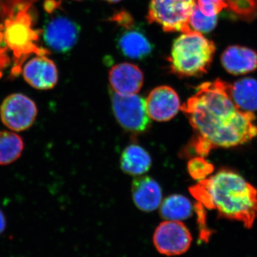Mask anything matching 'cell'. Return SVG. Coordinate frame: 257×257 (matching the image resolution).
Here are the masks:
<instances>
[{"mask_svg": "<svg viewBox=\"0 0 257 257\" xmlns=\"http://www.w3.org/2000/svg\"><path fill=\"white\" fill-rule=\"evenodd\" d=\"M111 106L115 118L126 131L141 133L150 125L145 99L138 94H123L111 92Z\"/></svg>", "mask_w": 257, "mask_h": 257, "instance_id": "cell-6", "label": "cell"}, {"mask_svg": "<svg viewBox=\"0 0 257 257\" xmlns=\"http://www.w3.org/2000/svg\"><path fill=\"white\" fill-rule=\"evenodd\" d=\"M9 62V57L6 55V50L0 47V70L5 68Z\"/></svg>", "mask_w": 257, "mask_h": 257, "instance_id": "cell-23", "label": "cell"}, {"mask_svg": "<svg viewBox=\"0 0 257 257\" xmlns=\"http://www.w3.org/2000/svg\"><path fill=\"white\" fill-rule=\"evenodd\" d=\"M132 194L135 205L143 211L155 210L162 203V189L156 181L150 177L135 179L132 186Z\"/></svg>", "mask_w": 257, "mask_h": 257, "instance_id": "cell-13", "label": "cell"}, {"mask_svg": "<svg viewBox=\"0 0 257 257\" xmlns=\"http://www.w3.org/2000/svg\"><path fill=\"white\" fill-rule=\"evenodd\" d=\"M28 8L20 10L16 15L9 17L5 22L3 34L0 37L4 39L7 47L13 51L17 67L30 54L45 55L46 51L39 48L35 42L38 34L32 28L31 19L27 13Z\"/></svg>", "mask_w": 257, "mask_h": 257, "instance_id": "cell-4", "label": "cell"}, {"mask_svg": "<svg viewBox=\"0 0 257 257\" xmlns=\"http://www.w3.org/2000/svg\"><path fill=\"white\" fill-rule=\"evenodd\" d=\"M116 40V45L121 53L128 58L141 60L152 53L153 46L146 35L135 25L126 28Z\"/></svg>", "mask_w": 257, "mask_h": 257, "instance_id": "cell-14", "label": "cell"}, {"mask_svg": "<svg viewBox=\"0 0 257 257\" xmlns=\"http://www.w3.org/2000/svg\"><path fill=\"white\" fill-rule=\"evenodd\" d=\"M189 190L201 205L215 209L222 217L239 221L248 229L256 220L257 190L234 172L219 171Z\"/></svg>", "mask_w": 257, "mask_h": 257, "instance_id": "cell-2", "label": "cell"}, {"mask_svg": "<svg viewBox=\"0 0 257 257\" xmlns=\"http://www.w3.org/2000/svg\"><path fill=\"white\" fill-rule=\"evenodd\" d=\"M197 6L202 14L207 17L216 16L228 6L222 0H198Z\"/></svg>", "mask_w": 257, "mask_h": 257, "instance_id": "cell-22", "label": "cell"}, {"mask_svg": "<svg viewBox=\"0 0 257 257\" xmlns=\"http://www.w3.org/2000/svg\"><path fill=\"white\" fill-rule=\"evenodd\" d=\"M230 92L234 104L239 109L248 112L257 110V80L240 79L230 84Z\"/></svg>", "mask_w": 257, "mask_h": 257, "instance_id": "cell-17", "label": "cell"}, {"mask_svg": "<svg viewBox=\"0 0 257 257\" xmlns=\"http://www.w3.org/2000/svg\"><path fill=\"white\" fill-rule=\"evenodd\" d=\"M196 5V0H151L147 20L167 32L189 31V20Z\"/></svg>", "mask_w": 257, "mask_h": 257, "instance_id": "cell-5", "label": "cell"}, {"mask_svg": "<svg viewBox=\"0 0 257 257\" xmlns=\"http://www.w3.org/2000/svg\"><path fill=\"white\" fill-rule=\"evenodd\" d=\"M192 241V234L188 228L179 221H163L157 226L153 236L157 251L168 256L187 252Z\"/></svg>", "mask_w": 257, "mask_h": 257, "instance_id": "cell-8", "label": "cell"}, {"mask_svg": "<svg viewBox=\"0 0 257 257\" xmlns=\"http://www.w3.org/2000/svg\"><path fill=\"white\" fill-rule=\"evenodd\" d=\"M23 77L31 87L47 90L58 82V71L55 62L46 56L37 55L24 66Z\"/></svg>", "mask_w": 257, "mask_h": 257, "instance_id": "cell-11", "label": "cell"}, {"mask_svg": "<svg viewBox=\"0 0 257 257\" xmlns=\"http://www.w3.org/2000/svg\"><path fill=\"white\" fill-rule=\"evenodd\" d=\"M77 1H81V0H77Z\"/></svg>", "mask_w": 257, "mask_h": 257, "instance_id": "cell-27", "label": "cell"}, {"mask_svg": "<svg viewBox=\"0 0 257 257\" xmlns=\"http://www.w3.org/2000/svg\"><path fill=\"white\" fill-rule=\"evenodd\" d=\"M109 79L114 92L123 95L135 94L143 87L144 74L135 64L121 63L111 69Z\"/></svg>", "mask_w": 257, "mask_h": 257, "instance_id": "cell-12", "label": "cell"}, {"mask_svg": "<svg viewBox=\"0 0 257 257\" xmlns=\"http://www.w3.org/2000/svg\"><path fill=\"white\" fill-rule=\"evenodd\" d=\"M6 228V218L3 211L0 210V234L5 231Z\"/></svg>", "mask_w": 257, "mask_h": 257, "instance_id": "cell-24", "label": "cell"}, {"mask_svg": "<svg viewBox=\"0 0 257 257\" xmlns=\"http://www.w3.org/2000/svg\"><path fill=\"white\" fill-rule=\"evenodd\" d=\"M221 60L224 68L232 75L249 73L257 68V53L246 47H228Z\"/></svg>", "mask_w": 257, "mask_h": 257, "instance_id": "cell-15", "label": "cell"}, {"mask_svg": "<svg viewBox=\"0 0 257 257\" xmlns=\"http://www.w3.org/2000/svg\"><path fill=\"white\" fill-rule=\"evenodd\" d=\"M189 175L195 180L201 181L207 179L214 171V166L203 157H196L189 160L187 164Z\"/></svg>", "mask_w": 257, "mask_h": 257, "instance_id": "cell-21", "label": "cell"}, {"mask_svg": "<svg viewBox=\"0 0 257 257\" xmlns=\"http://www.w3.org/2000/svg\"><path fill=\"white\" fill-rule=\"evenodd\" d=\"M192 203L184 196L174 194L166 198L161 204L160 215L165 220H185L192 216Z\"/></svg>", "mask_w": 257, "mask_h": 257, "instance_id": "cell-18", "label": "cell"}, {"mask_svg": "<svg viewBox=\"0 0 257 257\" xmlns=\"http://www.w3.org/2000/svg\"><path fill=\"white\" fill-rule=\"evenodd\" d=\"M181 109L195 132L192 147L199 156H207L213 149L243 145L257 137L254 115L236 106L230 84L220 79L199 85Z\"/></svg>", "mask_w": 257, "mask_h": 257, "instance_id": "cell-1", "label": "cell"}, {"mask_svg": "<svg viewBox=\"0 0 257 257\" xmlns=\"http://www.w3.org/2000/svg\"><path fill=\"white\" fill-rule=\"evenodd\" d=\"M121 170L131 175H141L150 170L152 159L148 152L138 145H128L121 154Z\"/></svg>", "mask_w": 257, "mask_h": 257, "instance_id": "cell-16", "label": "cell"}, {"mask_svg": "<svg viewBox=\"0 0 257 257\" xmlns=\"http://www.w3.org/2000/svg\"><path fill=\"white\" fill-rule=\"evenodd\" d=\"M79 32L80 28L73 20L58 15L47 23L43 38L51 50L64 53L72 50L78 41Z\"/></svg>", "mask_w": 257, "mask_h": 257, "instance_id": "cell-9", "label": "cell"}, {"mask_svg": "<svg viewBox=\"0 0 257 257\" xmlns=\"http://www.w3.org/2000/svg\"><path fill=\"white\" fill-rule=\"evenodd\" d=\"M24 150L21 137L13 132H0V165H8L18 160Z\"/></svg>", "mask_w": 257, "mask_h": 257, "instance_id": "cell-19", "label": "cell"}, {"mask_svg": "<svg viewBox=\"0 0 257 257\" xmlns=\"http://www.w3.org/2000/svg\"><path fill=\"white\" fill-rule=\"evenodd\" d=\"M106 1L110 2V3H117V2L121 1V0H106Z\"/></svg>", "mask_w": 257, "mask_h": 257, "instance_id": "cell-26", "label": "cell"}, {"mask_svg": "<svg viewBox=\"0 0 257 257\" xmlns=\"http://www.w3.org/2000/svg\"><path fill=\"white\" fill-rule=\"evenodd\" d=\"M217 24V17H207L202 14L197 5L193 10L189 20V26L194 31L203 32H211L214 30Z\"/></svg>", "mask_w": 257, "mask_h": 257, "instance_id": "cell-20", "label": "cell"}, {"mask_svg": "<svg viewBox=\"0 0 257 257\" xmlns=\"http://www.w3.org/2000/svg\"><path fill=\"white\" fill-rule=\"evenodd\" d=\"M214 52V44L201 32H183L172 45L169 59L172 72L180 77H199L207 72Z\"/></svg>", "mask_w": 257, "mask_h": 257, "instance_id": "cell-3", "label": "cell"}, {"mask_svg": "<svg viewBox=\"0 0 257 257\" xmlns=\"http://www.w3.org/2000/svg\"><path fill=\"white\" fill-rule=\"evenodd\" d=\"M222 1L224 2V3L227 5L228 8L231 7V8L234 10L235 5H236L238 0H222Z\"/></svg>", "mask_w": 257, "mask_h": 257, "instance_id": "cell-25", "label": "cell"}, {"mask_svg": "<svg viewBox=\"0 0 257 257\" xmlns=\"http://www.w3.org/2000/svg\"><path fill=\"white\" fill-rule=\"evenodd\" d=\"M37 107L28 96L15 93L7 96L0 106V118L3 124L14 132L28 130L35 122Z\"/></svg>", "mask_w": 257, "mask_h": 257, "instance_id": "cell-7", "label": "cell"}, {"mask_svg": "<svg viewBox=\"0 0 257 257\" xmlns=\"http://www.w3.org/2000/svg\"><path fill=\"white\" fill-rule=\"evenodd\" d=\"M145 103L150 119L157 121H170L181 109L178 94L168 86L155 88L147 96Z\"/></svg>", "mask_w": 257, "mask_h": 257, "instance_id": "cell-10", "label": "cell"}]
</instances>
